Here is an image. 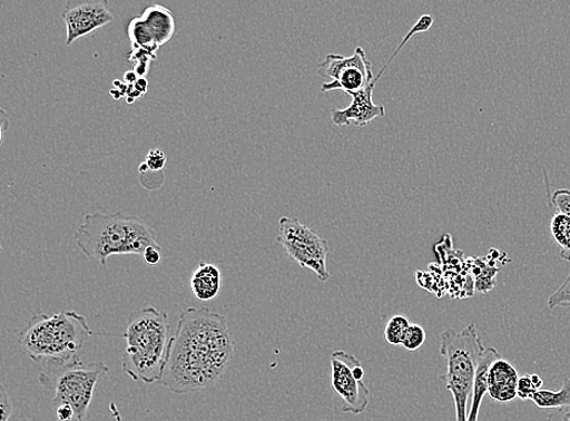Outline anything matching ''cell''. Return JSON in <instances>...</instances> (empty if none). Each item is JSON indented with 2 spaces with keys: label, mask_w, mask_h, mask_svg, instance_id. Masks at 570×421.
I'll list each match as a JSON object with an SVG mask.
<instances>
[{
  "label": "cell",
  "mask_w": 570,
  "mask_h": 421,
  "mask_svg": "<svg viewBox=\"0 0 570 421\" xmlns=\"http://www.w3.org/2000/svg\"><path fill=\"white\" fill-rule=\"evenodd\" d=\"M61 17L68 47L115 20L110 0H68Z\"/></svg>",
  "instance_id": "12"
},
{
  "label": "cell",
  "mask_w": 570,
  "mask_h": 421,
  "mask_svg": "<svg viewBox=\"0 0 570 421\" xmlns=\"http://www.w3.org/2000/svg\"><path fill=\"white\" fill-rule=\"evenodd\" d=\"M317 75L328 78L322 91L343 90L351 96L374 81L373 63L367 59L363 47H356L353 56L327 55L317 69Z\"/></svg>",
  "instance_id": "11"
},
{
  "label": "cell",
  "mask_w": 570,
  "mask_h": 421,
  "mask_svg": "<svg viewBox=\"0 0 570 421\" xmlns=\"http://www.w3.org/2000/svg\"><path fill=\"white\" fill-rule=\"evenodd\" d=\"M108 373L109 366L105 363L85 364L76 354L71 359L47 360V368L38 381L45 390L55 392L52 404L71 405L76 420L85 421L99 381Z\"/></svg>",
  "instance_id": "6"
},
{
  "label": "cell",
  "mask_w": 570,
  "mask_h": 421,
  "mask_svg": "<svg viewBox=\"0 0 570 421\" xmlns=\"http://www.w3.org/2000/svg\"><path fill=\"white\" fill-rule=\"evenodd\" d=\"M222 282L219 268L202 262L191 275L193 295L202 302L215 300L220 293Z\"/></svg>",
  "instance_id": "15"
},
{
  "label": "cell",
  "mask_w": 570,
  "mask_h": 421,
  "mask_svg": "<svg viewBox=\"0 0 570 421\" xmlns=\"http://www.w3.org/2000/svg\"><path fill=\"white\" fill-rule=\"evenodd\" d=\"M551 235L560 248V256L564 261H570V217L557 213L551 219Z\"/></svg>",
  "instance_id": "17"
},
{
  "label": "cell",
  "mask_w": 570,
  "mask_h": 421,
  "mask_svg": "<svg viewBox=\"0 0 570 421\" xmlns=\"http://www.w3.org/2000/svg\"><path fill=\"white\" fill-rule=\"evenodd\" d=\"M95 335L83 314L76 311L36 314L19 335L21 349L39 362L50 359H71Z\"/></svg>",
  "instance_id": "4"
},
{
  "label": "cell",
  "mask_w": 570,
  "mask_h": 421,
  "mask_svg": "<svg viewBox=\"0 0 570 421\" xmlns=\"http://www.w3.org/2000/svg\"><path fill=\"white\" fill-rule=\"evenodd\" d=\"M520 375L515 368L502 358L497 360L489 370L488 393L490 399L499 403H509L519 398Z\"/></svg>",
  "instance_id": "13"
},
{
  "label": "cell",
  "mask_w": 570,
  "mask_h": 421,
  "mask_svg": "<svg viewBox=\"0 0 570 421\" xmlns=\"http://www.w3.org/2000/svg\"><path fill=\"white\" fill-rule=\"evenodd\" d=\"M0 407H2V421H9L12 413V403L4 385L0 388Z\"/></svg>",
  "instance_id": "25"
},
{
  "label": "cell",
  "mask_w": 570,
  "mask_h": 421,
  "mask_svg": "<svg viewBox=\"0 0 570 421\" xmlns=\"http://www.w3.org/2000/svg\"><path fill=\"white\" fill-rule=\"evenodd\" d=\"M532 401L539 408H548V410H570V376L563 381L560 391L539 390Z\"/></svg>",
  "instance_id": "16"
},
{
  "label": "cell",
  "mask_w": 570,
  "mask_h": 421,
  "mask_svg": "<svg viewBox=\"0 0 570 421\" xmlns=\"http://www.w3.org/2000/svg\"><path fill=\"white\" fill-rule=\"evenodd\" d=\"M542 384L541 378L537 374L520 376L517 394H519V399L523 401H532L534 394L541 389Z\"/></svg>",
  "instance_id": "19"
},
{
  "label": "cell",
  "mask_w": 570,
  "mask_h": 421,
  "mask_svg": "<svg viewBox=\"0 0 570 421\" xmlns=\"http://www.w3.org/2000/svg\"><path fill=\"white\" fill-rule=\"evenodd\" d=\"M499 359H501V353L495 347L484 350L479 368H476L468 421H479L481 405L489 389V370Z\"/></svg>",
  "instance_id": "14"
},
{
  "label": "cell",
  "mask_w": 570,
  "mask_h": 421,
  "mask_svg": "<svg viewBox=\"0 0 570 421\" xmlns=\"http://www.w3.org/2000/svg\"><path fill=\"white\" fill-rule=\"evenodd\" d=\"M433 23V17L422 16L406 33L403 42L394 50L389 61L384 63L383 69L374 78V81L364 89L351 95L352 102L348 108L331 111V123L335 126L353 125L356 127H364L376 120V118L386 116V109H384L383 105H376L373 100L376 85L381 80L383 74L387 71L390 65L395 60L397 55H400V52L410 42V39L420 33L429 32L432 29Z\"/></svg>",
  "instance_id": "8"
},
{
  "label": "cell",
  "mask_w": 570,
  "mask_h": 421,
  "mask_svg": "<svg viewBox=\"0 0 570 421\" xmlns=\"http://www.w3.org/2000/svg\"><path fill=\"white\" fill-rule=\"evenodd\" d=\"M127 32L131 50L157 59L158 50L168 45L177 32L176 17L164 6H150L129 22Z\"/></svg>",
  "instance_id": "10"
},
{
  "label": "cell",
  "mask_w": 570,
  "mask_h": 421,
  "mask_svg": "<svg viewBox=\"0 0 570 421\" xmlns=\"http://www.w3.org/2000/svg\"><path fill=\"white\" fill-rule=\"evenodd\" d=\"M410 324L405 315H393L387 322L386 327H384V339H386L392 346H402Z\"/></svg>",
  "instance_id": "18"
},
{
  "label": "cell",
  "mask_w": 570,
  "mask_h": 421,
  "mask_svg": "<svg viewBox=\"0 0 570 421\" xmlns=\"http://www.w3.org/2000/svg\"><path fill=\"white\" fill-rule=\"evenodd\" d=\"M426 337V332L420 324H410L402 346L407 351H417L423 346Z\"/></svg>",
  "instance_id": "20"
},
{
  "label": "cell",
  "mask_w": 570,
  "mask_h": 421,
  "mask_svg": "<svg viewBox=\"0 0 570 421\" xmlns=\"http://www.w3.org/2000/svg\"><path fill=\"white\" fill-rule=\"evenodd\" d=\"M278 244L291 260L303 268L314 272L322 282L330 280L326 260L330 252L328 243L314 229L298 218L283 217L278 223Z\"/></svg>",
  "instance_id": "7"
},
{
  "label": "cell",
  "mask_w": 570,
  "mask_h": 421,
  "mask_svg": "<svg viewBox=\"0 0 570 421\" xmlns=\"http://www.w3.org/2000/svg\"><path fill=\"white\" fill-rule=\"evenodd\" d=\"M233 356L227 319L208 309L189 307L180 313L176 335L170 337L158 384L177 394L214 388Z\"/></svg>",
  "instance_id": "1"
},
{
  "label": "cell",
  "mask_w": 570,
  "mask_h": 421,
  "mask_svg": "<svg viewBox=\"0 0 570 421\" xmlns=\"http://www.w3.org/2000/svg\"><path fill=\"white\" fill-rule=\"evenodd\" d=\"M364 375L363 364L354 354L336 351L331 356V385L344 402L343 413L360 415L366 412L371 392Z\"/></svg>",
  "instance_id": "9"
},
{
  "label": "cell",
  "mask_w": 570,
  "mask_h": 421,
  "mask_svg": "<svg viewBox=\"0 0 570 421\" xmlns=\"http://www.w3.org/2000/svg\"><path fill=\"white\" fill-rule=\"evenodd\" d=\"M485 347L471 323L463 331L448 329L441 335V354L446 364V373L441 376L445 388L453 394L456 421L469 420L473 384Z\"/></svg>",
  "instance_id": "5"
},
{
  "label": "cell",
  "mask_w": 570,
  "mask_h": 421,
  "mask_svg": "<svg viewBox=\"0 0 570 421\" xmlns=\"http://www.w3.org/2000/svg\"><path fill=\"white\" fill-rule=\"evenodd\" d=\"M141 257L150 266L158 265V263H160L161 258H163V253H161L160 245H156V246L153 245V246L147 247V249H145V252H144Z\"/></svg>",
  "instance_id": "24"
},
{
  "label": "cell",
  "mask_w": 570,
  "mask_h": 421,
  "mask_svg": "<svg viewBox=\"0 0 570 421\" xmlns=\"http://www.w3.org/2000/svg\"><path fill=\"white\" fill-rule=\"evenodd\" d=\"M58 421H75L76 414L73 408L68 404H62L58 407Z\"/></svg>",
  "instance_id": "26"
},
{
  "label": "cell",
  "mask_w": 570,
  "mask_h": 421,
  "mask_svg": "<svg viewBox=\"0 0 570 421\" xmlns=\"http://www.w3.org/2000/svg\"><path fill=\"white\" fill-rule=\"evenodd\" d=\"M73 238L88 258H95L101 266L111 256L138 255L158 245L156 234L141 218L125 213L88 214Z\"/></svg>",
  "instance_id": "2"
},
{
  "label": "cell",
  "mask_w": 570,
  "mask_h": 421,
  "mask_svg": "<svg viewBox=\"0 0 570 421\" xmlns=\"http://www.w3.org/2000/svg\"><path fill=\"white\" fill-rule=\"evenodd\" d=\"M167 163L165 153L160 149L150 150L142 165L149 173H163Z\"/></svg>",
  "instance_id": "22"
},
{
  "label": "cell",
  "mask_w": 570,
  "mask_h": 421,
  "mask_svg": "<svg viewBox=\"0 0 570 421\" xmlns=\"http://www.w3.org/2000/svg\"><path fill=\"white\" fill-rule=\"evenodd\" d=\"M548 305L550 310L570 307V273L564 283L559 287V291L550 296Z\"/></svg>",
  "instance_id": "21"
},
{
  "label": "cell",
  "mask_w": 570,
  "mask_h": 421,
  "mask_svg": "<svg viewBox=\"0 0 570 421\" xmlns=\"http://www.w3.org/2000/svg\"><path fill=\"white\" fill-rule=\"evenodd\" d=\"M551 204L560 214L570 217V190H556L551 196Z\"/></svg>",
  "instance_id": "23"
},
{
  "label": "cell",
  "mask_w": 570,
  "mask_h": 421,
  "mask_svg": "<svg viewBox=\"0 0 570 421\" xmlns=\"http://www.w3.org/2000/svg\"><path fill=\"white\" fill-rule=\"evenodd\" d=\"M548 421H570L569 408H563V410H557L548 418Z\"/></svg>",
  "instance_id": "27"
},
{
  "label": "cell",
  "mask_w": 570,
  "mask_h": 421,
  "mask_svg": "<svg viewBox=\"0 0 570 421\" xmlns=\"http://www.w3.org/2000/svg\"><path fill=\"white\" fill-rule=\"evenodd\" d=\"M169 333L167 313L155 307L132 312L125 333L124 372L135 381L158 384L167 361Z\"/></svg>",
  "instance_id": "3"
},
{
  "label": "cell",
  "mask_w": 570,
  "mask_h": 421,
  "mask_svg": "<svg viewBox=\"0 0 570 421\" xmlns=\"http://www.w3.org/2000/svg\"><path fill=\"white\" fill-rule=\"evenodd\" d=\"M110 412L116 421H125L115 402L110 403Z\"/></svg>",
  "instance_id": "28"
}]
</instances>
